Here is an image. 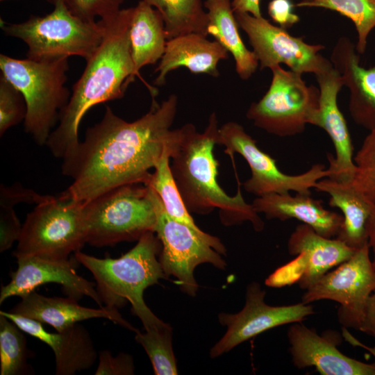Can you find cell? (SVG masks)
Returning a JSON list of instances; mask_svg holds the SVG:
<instances>
[{
    "mask_svg": "<svg viewBox=\"0 0 375 375\" xmlns=\"http://www.w3.org/2000/svg\"><path fill=\"white\" fill-rule=\"evenodd\" d=\"M203 5L208 17V35H212L232 54L238 76L242 80L249 79L256 71L259 62L240 37L231 0H206Z\"/></svg>",
    "mask_w": 375,
    "mask_h": 375,
    "instance_id": "cell-26",
    "label": "cell"
},
{
    "mask_svg": "<svg viewBox=\"0 0 375 375\" xmlns=\"http://www.w3.org/2000/svg\"><path fill=\"white\" fill-rule=\"evenodd\" d=\"M25 333L51 347L55 356L56 374L74 375L91 368L99 353L87 328L76 323L56 333L47 331L42 323L9 311H0Z\"/></svg>",
    "mask_w": 375,
    "mask_h": 375,
    "instance_id": "cell-17",
    "label": "cell"
},
{
    "mask_svg": "<svg viewBox=\"0 0 375 375\" xmlns=\"http://www.w3.org/2000/svg\"><path fill=\"white\" fill-rule=\"evenodd\" d=\"M1 75L23 95L26 113L24 131L34 142L46 145L70 93L65 87L68 58L17 59L0 55Z\"/></svg>",
    "mask_w": 375,
    "mask_h": 375,
    "instance_id": "cell-5",
    "label": "cell"
},
{
    "mask_svg": "<svg viewBox=\"0 0 375 375\" xmlns=\"http://www.w3.org/2000/svg\"><path fill=\"white\" fill-rule=\"evenodd\" d=\"M170 152L167 149L154 168L150 185L160 197L168 215L192 229L206 240L214 249L222 255L226 248L220 240L201 230L195 224L180 194L170 168Z\"/></svg>",
    "mask_w": 375,
    "mask_h": 375,
    "instance_id": "cell-27",
    "label": "cell"
},
{
    "mask_svg": "<svg viewBox=\"0 0 375 375\" xmlns=\"http://www.w3.org/2000/svg\"><path fill=\"white\" fill-rule=\"evenodd\" d=\"M17 267L11 274L10 281L2 285L0 304L11 297H19L35 291L47 283L60 284L64 292L71 298L79 300L86 296L99 306H103L96 289V284L78 275L76 270L78 263L73 258L53 259L36 256H17Z\"/></svg>",
    "mask_w": 375,
    "mask_h": 375,
    "instance_id": "cell-15",
    "label": "cell"
},
{
    "mask_svg": "<svg viewBox=\"0 0 375 375\" xmlns=\"http://www.w3.org/2000/svg\"><path fill=\"white\" fill-rule=\"evenodd\" d=\"M156 192L149 185L133 183L112 189L83 202L86 243L96 247L138 241L154 232Z\"/></svg>",
    "mask_w": 375,
    "mask_h": 375,
    "instance_id": "cell-6",
    "label": "cell"
},
{
    "mask_svg": "<svg viewBox=\"0 0 375 375\" xmlns=\"http://www.w3.org/2000/svg\"><path fill=\"white\" fill-rule=\"evenodd\" d=\"M265 291L257 282L247 288L245 303L235 314L221 312L219 321L227 329L211 348L210 356L217 358L240 344L279 326L301 322L315 313L309 303L302 301L285 306H270L265 302Z\"/></svg>",
    "mask_w": 375,
    "mask_h": 375,
    "instance_id": "cell-14",
    "label": "cell"
},
{
    "mask_svg": "<svg viewBox=\"0 0 375 375\" xmlns=\"http://www.w3.org/2000/svg\"><path fill=\"white\" fill-rule=\"evenodd\" d=\"M295 6L328 9L351 19L358 34L356 51L365 53L368 36L375 28V0H301Z\"/></svg>",
    "mask_w": 375,
    "mask_h": 375,
    "instance_id": "cell-29",
    "label": "cell"
},
{
    "mask_svg": "<svg viewBox=\"0 0 375 375\" xmlns=\"http://www.w3.org/2000/svg\"><path fill=\"white\" fill-rule=\"evenodd\" d=\"M272 78L268 90L252 103L246 116L266 132L290 137L314 125L319 108V89L308 85L302 74L285 70L281 65L270 69Z\"/></svg>",
    "mask_w": 375,
    "mask_h": 375,
    "instance_id": "cell-9",
    "label": "cell"
},
{
    "mask_svg": "<svg viewBox=\"0 0 375 375\" xmlns=\"http://www.w3.org/2000/svg\"><path fill=\"white\" fill-rule=\"evenodd\" d=\"M1 1H5V0H1Z\"/></svg>",
    "mask_w": 375,
    "mask_h": 375,
    "instance_id": "cell-41",
    "label": "cell"
},
{
    "mask_svg": "<svg viewBox=\"0 0 375 375\" xmlns=\"http://www.w3.org/2000/svg\"><path fill=\"white\" fill-rule=\"evenodd\" d=\"M287 335L292 362L298 369L312 367L322 375H375V363L344 355L336 343L301 322L294 323Z\"/></svg>",
    "mask_w": 375,
    "mask_h": 375,
    "instance_id": "cell-18",
    "label": "cell"
},
{
    "mask_svg": "<svg viewBox=\"0 0 375 375\" xmlns=\"http://www.w3.org/2000/svg\"><path fill=\"white\" fill-rule=\"evenodd\" d=\"M287 247L290 254L297 256L300 272L297 283L305 290L331 269L350 258L357 250L336 238L322 236L305 224L296 226Z\"/></svg>",
    "mask_w": 375,
    "mask_h": 375,
    "instance_id": "cell-19",
    "label": "cell"
},
{
    "mask_svg": "<svg viewBox=\"0 0 375 375\" xmlns=\"http://www.w3.org/2000/svg\"><path fill=\"white\" fill-rule=\"evenodd\" d=\"M260 0H233L231 6L236 12H247L255 17H261Z\"/></svg>",
    "mask_w": 375,
    "mask_h": 375,
    "instance_id": "cell-39",
    "label": "cell"
},
{
    "mask_svg": "<svg viewBox=\"0 0 375 375\" xmlns=\"http://www.w3.org/2000/svg\"><path fill=\"white\" fill-rule=\"evenodd\" d=\"M98 365L95 375H131L134 374L135 365L133 357L127 353L112 355L109 350L99 352Z\"/></svg>",
    "mask_w": 375,
    "mask_h": 375,
    "instance_id": "cell-36",
    "label": "cell"
},
{
    "mask_svg": "<svg viewBox=\"0 0 375 375\" xmlns=\"http://www.w3.org/2000/svg\"><path fill=\"white\" fill-rule=\"evenodd\" d=\"M157 219L154 233L162 247L159 254L161 267L168 277L177 279L181 289L194 296L198 290L194 271L203 263H210L224 269L226 266L221 253L214 249L189 226L171 218L156 192Z\"/></svg>",
    "mask_w": 375,
    "mask_h": 375,
    "instance_id": "cell-12",
    "label": "cell"
},
{
    "mask_svg": "<svg viewBox=\"0 0 375 375\" xmlns=\"http://www.w3.org/2000/svg\"><path fill=\"white\" fill-rule=\"evenodd\" d=\"M228 58V51L217 41H210L197 33L181 35L167 40L166 48L155 72L154 84L162 86L167 74L180 67L194 74H207L217 77V64Z\"/></svg>",
    "mask_w": 375,
    "mask_h": 375,
    "instance_id": "cell-23",
    "label": "cell"
},
{
    "mask_svg": "<svg viewBox=\"0 0 375 375\" xmlns=\"http://www.w3.org/2000/svg\"><path fill=\"white\" fill-rule=\"evenodd\" d=\"M125 0H64L69 10L87 22L96 17L106 19L115 15Z\"/></svg>",
    "mask_w": 375,
    "mask_h": 375,
    "instance_id": "cell-35",
    "label": "cell"
},
{
    "mask_svg": "<svg viewBox=\"0 0 375 375\" xmlns=\"http://www.w3.org/2000/svg\"><path fill=\"white\" fill-rule=\"evenodd\" d=\"M20 298L21 301L9 312L49 324L56 331L94 318L109 319L135 333L139 331L124 319L117 309L106 306L88 308L78 304V300L69 297H49L35 291Z\"/></svg>",
    "mask_w": 375,
    "mask_h": 375,
    "instance_id": "cell-21",
    "label": "cell"
},
{
    "mask_svg": "<svg viewBox=\"0 0 375 375\" xmlns=\"http://www.w3.org/2000/svg\"><path fill=\"white\" fill-rule=\"evenodd\" d=\"M43 195L24 188L19 183L12 186L1 185L0 188V252L11 248L18 240L22 225L15 213L14 207L22 202L38 203Z\"/></svg>",
    "mask_w": 375,
    "mask_h": 375,
    "instance_id": "cell-31",
    "label": "cell"
},
{
    "mask_svg": "<svg viewBox=\"0 0 375 375\" xmlns=\"http://www.w3.org/2000/svg\"><path fill=\"white\" fill-rule=\"evenodd\" d=\"M358 54L351 40L341 37L330 60L349 90V111L353 120L370 131L375 129V66L362 67Z\"/></svg>",
    "mask_w": 375,
    "mask_h": 375,
    "instance_id": "cell-20",
    "label": "cell"
},
{
    "mask_svg": "<svg viewBox=\"0 0 375 375\" xmlns=\"http://www.w3.org/2000/svg\"><path fill=\"white\" fill-rule=\"evenodd\" d=\"M133 11V7L121 9L113 17L101 19L105 25L103 38L86 60L60 113L58 126L46 143L53 156L63 159L73 152L80 142L78 127L85 113L95 105L123 97L134 81L130 41Z\"/></svg>",
    "mask_w": 375,
    "mask_h": 375,
    "instance_id": "cell-2",
    "label": "cell"
},
{
    "mask_svg": "<svg viewBox=\"0 0 375 375\" xmlns=\"http://www.w3.org/2000/svg\"><path fill=\"white\" fill-rule=\"evenodd\" d=\"M217 144L226 147V154L233 157L237 153L247 162L251 175L243 187L246 192L256 197L290 191L311 194L310 189L319 180L331 176L324 164H315L300 174H285L278 168L276 160L262 151L244 127L235 122H228L219 128Z\"/></svg>",
    "mask_w": 375,
    "mask_h": 375,
    "instance_id": "cell-10",
    "label": "cell"
},
{
    "mask_svg": "<svg viewBox=\"0 0 375 375\" xmlns=\"http://www.w3.org/2000/svg\"><path fill=\"white\" fill-rule=\"evenodd\" d=\"M358 330L375 338V290L368 299Z\"/></svg>",
    "mask_w": 375,
    "mask_h": 375,
    "instance_id": "cell-38",
    "label": "cell"
},
{
    "mask_svg": "<svg viewBox=\"0 0 375 375\" xmlns=\"http://www.w3.org/2000/svg\"><path fill=\"white\" fill-rule=\"evenodd\" d=\"M32 356L27 347L24 332L10 319L0 314V374H34L27 362Z\"/></svg>",
    "mask_w": 375,
    "mask_h": 375,
    "instance_id": "cell-30",
    "label": "cell"
},
{
    "mask_svg": "<svg viewBox=\"0 0 375 375\" xmlns=\"http://www.w3.org/2000/svg\"><path fill=\"white\" fill-rule=\"evenodd\" d=\"M294 6L290 0H272L268 5V13L275 23L286 29L300 20L292 11Z\"/></svg>",
    "mask_w": 375,
    "mask_h": 375,
    "instance_id": "cell-37",
    "label": "cell"
},
{
    "mask_svg": "<svg viewBox=\"0 0 375 375\" xmlns=\"http://www.w3.org/2000/svg\"><path fill=\"white\" fill-rule=\"evenodd\" d=\"M367 242L369 250L372 251L373 258L372 261L375 269V208L367 224Z\"/></svg>",
    "mask_w": 375,
    "mask_h": 375,
    "instance_id": "cell-40",
    "label": "cell"
},
{
    "mask_svg": "<svg viewBox=\"0 0 375 375\" xmlns=\"http://www.w3.org/2000/svg\"><path fill=\"white\" fill-rule=\"evenodd\" d=\"M161 15L167 40L190 33L208 35V13L201 0H143Z\"/></svg>",
    "mask_w": 375,
    "mask_h": 375,
    "instance_id": "cell-28",
    "label": "cell"
},
{
    "mask_svg": "<svg viewBox=\"0 0 375 375\" xmlns=\"http://www.w3.org/2000/svg\"><path fill=\"white\" fill-rule=\"evenodd\" d=\"M251 204L258 213L264 214L269 219L284 222L295 219L328 238L337 236L343 222L342 215L326 209L323 201L311 194H269L257 197Z\"/></svg>",
    "mask_w": 375,
    "mask_h": 375,
    "instance_id": "cell-22",
    "label": "cell"
},
{
    "mask_svg": "<svg viewBox=\"0 0 375 375\" xmlns=\"http://www.w3.org/2000/svg\"><path fill=\"white\" fill-rule=\"evenodd\" d=\"M177 106L176 94L160 104L153 98L149 111L128 122L107 106L101 120L62 159V173L72 183L58 197L85 202L122 185H147L150 170L181 135V128L171 129Z\"/></svg>",
    "mask_w": 375,
    "mask_h": 375,
    "instance_id": "cell-1",
    "label": "cell"
},
{
    "mask_svg": "<svg viewBox=\"0 0 375 375\" xmlns=\"http://www.w3.org/2000/svg\"><path fill=\"white\" fill-rule=\"evenodd\" d=\"M218 129L215 112L203 133L197 132L192 124L181 127L180 138L170 152V168L178 190L189 212L206 215L218 208L224 224L248 221L260 231L264 222L253 205L245 201L240 189L231 197L217 183L219 162L213 150Z\"/></svg>",
    "mask_w": 375,
    "mask_h": 375,
    "instance_id": "cell-3",
    "label": "cell"
},
{
    "mask_svg": "<svg viewBox=\"0 0 375 375\" xmlns=\"http://www.w3.org/2000/svg\"><path fill=\"white\" fill-rule=\"evenodd\" d=\"M83 202L47 195L22 224L13 255L69 258L85 244Z\"/></svg>",
    "mask_w": 375,
    "mask_h": 375,
    "instance_id": "cell-8",
    "label": "cell"
},
{
    "mask_svg": "<svg viewBox=\"0 0 375 375\" xmlns=\"http://www.w3.org/2000/svg\"><path fill=\"white\" fill-rule=\"evenodd\" d=\"M130 41L134 80L142 67L161 59L167 41L161 15L143 0L133 7Z\"/></svg>",
    "mask_w": 375,
    "mask_h": 375,
    "instance_id": "cell-25",
    "label": "cell"
},
{
    "mask_svg": "<svg viewBox=\"0 0 375 375\" xmlns=\"http://www.w3.org/2000/svg\"><path fill=\"white\" fill-rule=\"evenodd\" d=\"M161 247L156 234L150 231L119 258H99L81 251L74 257L93 276L103 306L118 310L129 302L132 312L147 330L165 323L153 314L143 297L148 287L167 278L159 260Z\"/></svg>",
    "mask_w": 375,
    "mask_h": 375,
    "instance_id": "cell-4",
    "label": "cell"
},
{
    "mask_svg": "<svg viewBox=\"0 0 375 375\" xmlns=\"http://www.w3.org/2000/svg\"><path fill=\"white\" fill-rule=\"evenodd\" d=\"M26 106L22 94L3 76L0 77V135L24 120Z\"/></svg>",
    "mask_w": 375,
    "mask_h": 375,
    "instance_id": "cell-34",
    "label": "cell"
},
{
    "mask_svg": "<svg viewBox=\"0 0 375 375\" xmlns=\"http://www.w3.org/2000/svg\"><path fill=\"white\" fill-rule=\"evenodd\" d=\"M320 92L319 108L314 126L324 129L334 146L335 156L328 153L329 178L341 181H352L356 165L353 148L345 118L338 105V95L343 85L340 74L330 62L315 75Z\"/></svg>",
    "mask_w": 375,
    "mask_h": 375,
    "instance_id": "cell-16",
    "label": "cell"
},
{
    "mask_svg": "<svg viewBox=\"0 0 375 375\" xmlns=\"http://www.w3.org/2000/svg\"><path fill=\"white\" fill-rule=\"evenodd\" d=\"M235 16L249 38L260 69L284 64L297 73L315 75L331 62L319 53L324 46L306 43L303 37L290 35L262 16L247 12H236Z\"/></svg>",
    "mask_w": 375,
    "mask_h": 375,
    "instance_id": "cell-13",
    "label": "cell"
},
{
    "mask_svg": "<svg viewBox=\"0 0 375 375\" xmlns=\"http://www.w3.org/2000/svg\"><path fill=\"white\" fill-rule=\"evenodd\" d=\"M53 4L49 14L31 15L22 23L1 22L4 33L28 46L27 58L34 60L81 56L87 60L100 45L104 23L87 22L74 15L64 0H48Z\"/></svg>",
    "mask_w": 375,
    "mask_h": 375,
    "instance_id": "cell-7",
    "label": "cell"
},
{
    "mask_svg": "<svg viewBox=\"0 0 375 375\" xmlns=\"http://www.w3.org/2000/svg\"><path fill=\"white\" fill-rule=\"evenodd\" d=\"M314 188L328 194L329 206L342 212V224L335 238L354 249L367 244V224L375 205L355 188L351 181L326 177L319 180Z\"/></svg>",
    "mask_w": 375,
    "mask_h": 375,
    "instance_id": "cell-24",
    "label": "cell"
},
{
    "mask_svg": "<svg viewBox=\"0 0 375 375\" xmlns=\"http://www.w3.org/2000/svg\"><path fill=\"white\" fill-rule=\"evenodd\" d=\"M135 339L144 348L156 375L178 374L172 349V328L165 323L162 326L135 333Z\"/></svg>",
    "mask_w": 375,
    "mask_h": 375,
    "instance_id": "cell-32",
    "label": "cell"
},
{
    "mask_svg": "<svg viewBox=\"0 0 375 375\" xmlns=\"http://www.w3.org/2000/svg\"><path fill=\"white\" fill-rule=\"evenodd\" d=\"M369 251L368 243L357 249L350 258L306 289L301 301H336L340 306L338 310L340 323L358 330L368 299L375 290V269Z\"/></svg>",
    "mask_w": 375,
    "mask_h": 375,
    "instance_id": "cell-11",
    "label": "cell"
},
{
    "mask_svg": "<svg viewBox=\"0 0 375 375\" xmlns=\"http://www.w3.org/2000/svg\"><path fill=\"white\" fill-rule=\"evenodd\" d=\"M355 188L375 205V129L370 131L353 157Z\"/></svg>",
    "mask_w": 375,
    "mask_h": 375,
    "instance_id": "cell-33",
    "label": "cell"
}]
</instances>
